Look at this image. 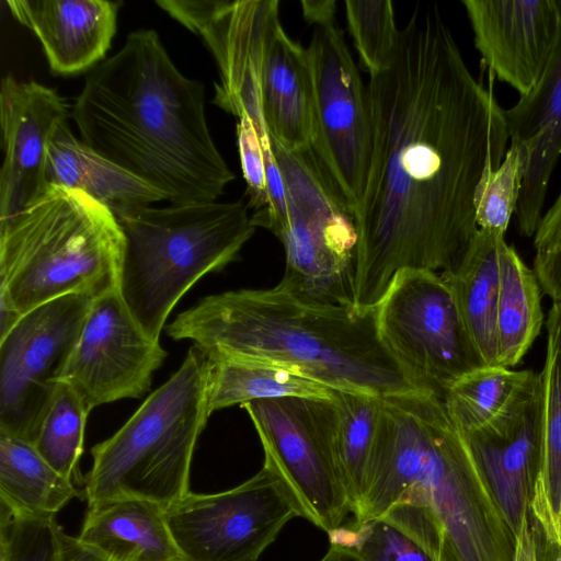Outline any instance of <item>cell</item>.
I'll use <instances>...</instances> for the list:
<instances>
[{"mask_svg": "<svg viewBox=\"0 0 561 561\" xmlns=\"http://www.w3.org/2000/svg\"><path fill=\"white\" fill-rule=\"evenodd\" d=\"M367 92L371 158L354 216L360 309L376 308L402 271L458 265L479 229V182L510 139L505 110L471 73L435 4L413 10Z\"/></svg>", "mask_w": 561, "mask_h": 561, "instance_id": "obj_1", "label": "cell"}, {"mask_svg": "<svg viewBox=\"0 0 561 561\" xmlns=\"http://www.w3.org/2000/svg\"><path fill=\"white\" fill-rule=\"evenodd\" d=\"M355 522L382 519L434 561H513L516 536L445 401L413 390L381 398Z\"/></svg>", "mask_w": 561, "mask_h": 561, "instance_id": "obj_2", "label": "cell"}, {"mask_svg": "<svg viewBox=\"0 0 561 561\" xmlns=\"http://www.w3.org/2000/svg\"><path fill=\"white\" fill-rule=\"evenodd\" d=\"M204 85L184 76L152 30L87 76L70 116L94 152L160 190L172 205L215 202L234 174L210 135Z\"/></svg>", "mask_w": 561, "mask_h": 561, "instance_id": "obj_3", "label": "cell"}, {"mask_svg": "<svg viewBox=\"0 0 561 561\" xmlns=\"http://www.w3.org/2000/svg\"><path fill=\"white\" fill-rule=\"evenodd\" d=\"M165 332L207 357L270 363L335 390H416L380 339L376 308L310 301L277 286L238 289L204 297Z\"/></svg>", "mask_w": 561, "mask_h": 561, "instance_id": "obj_4", "label": "cell"}, {"mask_svg": "<svg viewBox=\"0 0 561 561\" xmlns=\"http://www.w3.org/2000/svg\"><path fill=\"white\" fill-rule=\"evenodd\" d=\"M124 234L114 213L85 193L49 184L0 219V291L23 316L70 294L118 288Z\"/></svg>", "mask_w": 561, "mask_h": 561, "instance_id": "obj_5", "label": "cell"}, {"mask_svg": "<svg viewBox=\"0 0 561 561\" xmlns=\"http://www.w3.org/2000/svg\"><path fill=\"white\" fill-rule=\"evenodd\" d=\"M114 215L124 234L118 290L154 341L182 296L236 261L256 229L242 202L137 206Z\"/></svg>", "mask_w": 561, "mask_h": 561, "instance_id": "obj_6", "label": "cell"}, {"mask_svg": "<svg viewBox=\"0 0 561 561\" xmlns=\"http://www.w3.org/2000/svg\"><path fill=\"white\" fill-rule=\"evenodd\" d=\"M208 374L207 355L192 345L180 368L114 435L92 447L88 507L133 497L165 508L191 492L194 449L211 415Z\"/></svg>", "mask_w": 561, "mask_h": 561, "instance_id": "obj_7", "label": "cell"}, {"mask_svg": "<svg viewBox=\"0 0 561 561\" xmlns=\"http://www.w3.org/2000/svg\"><path fill=\"white\" fill-rule=\"evenodd\" d=\"M272 144L287 196V219L275 236L286 261L277 287L310 301L355 306L358 236L353 215L311 147L287 150Z\"/></svg>", "mask_w": 561, "mask_h": 561, "instance_id": "obj_8", "label": "cell"}, {"mask_svg": "<svg viewBox=\"0 0 561 561\" xmlns=\"http://www.w3.org/2000/svg\"><path fill=\"white\" fill-rule=\"evenodd\" d=\"M376 309L380 339L416 390L445 400L458 379L484 366L442 274L402 271Z\"/></svg>", "mask_w": 561, "mask_h": 561, "instance_id": "obj_9", "label": "cell"}, {"mask_svg": "<svg viewBox=\"0 0 561 561\" xmlns=\"http://www.w3.org/2000/svg\"><path fill=\"white\" fill-rule=\"evenodd\" d=\"M264 450V463L284 479L304 518L327 534L341 527L351 506L335 454L333 399L285 397L241 405Z\"/></svg>", "mask_w": 561, "mask_h": 561, "instance_id": "obj_10", "label": "cell"}, {"mask_svg": "<svg viewBox=\"0 0 561 561\" xmlns=\"http://www.w3.org/2000/svg\"><path fill=\"white\" fill-rule=\"evenodd\" d=\"M312 79L311 148L334 192L355 216L371 158L367 85L334 24L317 27L306 47Z\"/></svg>", "mask_w": 561, "mask_h": 561, "instance_id": "obj_11", "label": "cell"}, {"mask_svg": "<svg viewBox=\"0 0 561 561\" xmlns=\"http://www.w3.org/2000/svg\"><path fill=\"white\" fill-rule=\"evenodd\" d=\"M164 516L186 561H257L304 512L278 472L263 463L232 489L190 492L165 507Z\"/></svg>", "mask_w": 561, "mask_h": 561, "instance_id": "obj_12", "label": "cell"}, {"mask_svg": "<svg viewBox=\"0 0 561 561\" xmlns=\"http://www.w3.org/2000/svg\"><path fill=\"white\" fill-rule=\"evenodd\" d=\"M94 299L50 300L0 339V432L34 444Z\"/></svg>", "mask_w": 561, "mask_h": 561, "instance_id": "obj_13", "label": "cell"}, {"mask_svg": "<svg viewBox=\"0 0 561 561\" xmlns=\"http://www.w3.org/2000/svg\"><path fill=\"white\" fill-rule=\"evenodd\" d=\"M167 355L138 324L117 288L93 300L61 381L91 412L144 396Z\"/></svg>", "mask_w": 561, "mask_h": 561, "instance_id": "obj_14", "label": "cell"}, {"mask_svg": "<svg viewBox=\"0 0 561 561\" xmlns=\"http://www.w3.org/2000/svg\"><path fill=\"white\" fill-rule=\"evenodd\" d=\"M469 448L516 536L530 512L541 451V380L530 371L505 408L463 432Z\"/></svg>", "mask_w": 561, "mask_h": 561, "instance_id": "obj_15", "label": "cell"}, {"mask_svg": "<svg viewBox=\"0 0 561 561\" xmlns=\"http://www.w3.org/2000/svg\"><path fill=\"white\" fill-rule=\"evenodd\" d=\"M68 116L67 104L54 89L11 75L2 78L0 219L26 207L49 185L48 145Z\"/></svg>", "mask_w": 561, "mask_h": 561, "instance_id": "obj_16", "label": "cell"}, {"mask_svg": "<svg viewBox=\"0 0 561 561\" xmlns=\"http://www.w3.org/2000/svg\"><path fill=\"white\" fill-rule=\"evenodd\" d=\"M483 64L519 96L540 80L559 33V0H463Z\"/></svg>", "mask_w": 561, "mask_h": 561, "instance_id": "obj_17", "label": "cell"}, {"mask_svg": "<svg viewBox=\"0 0 561 561\" xmlns=\"http://www.w3.org/2000/svg\"><path fill=\"white\" fill-rule=\"evenodd\" d=\"M560 25L548 65L530 93L505 110L510 140L526 151V168L515 210L519 232L533 237L543 215L549 181L561 156Z\"/></svg>", "mask_w": 561, "mask_h": 561, "instance_id": "obj_18", "label": "cell"}, {"mask_svg": "<svg viewBox=\"0 0 561 561\" xmlns=\"http://www.w3.org/2000/svg\"><path fill=\"white\" fill-rule=\"evenodd\" d=\"M13 18L39 39L50 70L93 69L116 32L121 2L107 0H7Z\"/></svg>", "mask_w": 561, "mask_h": 561, "instance_id": "obj_19", "label": "cell"}, {"mask_svg": "<svg viewBox=\"0 0 561 561\" xmlns=\"http://www.w3.org/2000/svg\"><path fill=\"white\" fill-rule=\"evenodd\" d=\"M260 101L271 140L287 150L311 147L312 79L306 47L278 22L261 69Z\"/></svg>", "mask_w": 561, "mask_h": 561, "instance_id": "obj_20", "label": "cell"}, {"mask_svg": "<svg viewBox=\"0 0 561 561\" xmlns=\"http://www.w3.org/2000/svg\"><path fill=\"white\" fill-rule=\"evenodd\" d=\"M79 540L112 561H186L164 516V507L142 499L89 506Z\"/></svg>", "mask_w": 561, "mask_h": 561, "instance_id": "obj_21", "label": "cell"}, {"mask_svg": "<svg viewBox=\"0 0 561 561\" xmlns=\"http://www.w3.org/2000/svg\"><path fill=\"white\" fill-rule=\"evenodd\" d=\"M47 181L81 191L114 214L167 199L157 187L90 149L72 134L68 121L49 141Z\"/></svg>", "mask_w": 561, "mask_h": 561, "instance_id": "obj_22", "label": "cell"}, {"mask_svg": "<svg viewBox=\"0 0 561 561\" xmlns=\"http://www.w3.org/2000/svg\"><path fill=\"white\" fill-rule=\"evenodd\" d=\"M503 234L478 229L458 265L442 274L484 366L497 365L496 309Z\"/></svg>", "mask_w": 561, "mask_h": 561, "instance_id": "obj_23", "label": "cell"}, {"mask_svg": "<svg viewBox=\"0 0 561 561\" xmlns=\"http://www.w3.org/2000/svg\"><path fill=\"white\" fill-rule=\"evenodd\" d=\"M541 380V451L530 511L548 540H558L561 506V304L552 302L546 321Z\"/></svg>", "mask_w": 561, "mask_h": 561, "instance_id": "obj_24", "label": "cell"}, {"mask_svg": "<svg viewBox=\"0 0 561 561\" xmlns=\"http://www.w3.org/2000/svg\"><path fill=\"white\" fill-rule=\"evenodd\" d=\"M79 495L32 443L0 432V507L12 514L56 515Z\"/></svg>", "mask_w": 561, "mask_h": 561, "instance_id": "obj_25", "label": "cell"}, {"mask_svg": "<svg viewBox=\"0 0 561 561\" xmlns=\"http://www.w3.org/2000/svg\"><path fill=\"white\" fill-rule=\"evenodd\" d=\"M543 324L541 287L533 268L516 250L503 242L500 252V288L496 309L497 365L518 364Z\"/></svg>", "mask_w": 561, "mask_h": 561, "instance_id": "obj_26", "label": "cell"}, {"mask_svg": "<svg viewBox=\"0 0 561 561\" xmlns=\"http://www.w3.org/2000/svg\"><path fill=\"white\" fill-rule=\"evenodd\" d=\"M208 409L215 411L256 400L285 397L333 399L335 389L265 362L208 357Z\"/></svg>", "mask_w": 561, "mask_h": 561, "instance_id": "obj_27", "label": "cell"}, {"mask_svg": "<svg viewBox=\"0 0 561 561\" xmlns=\"http://www.w3.org/2000/svg\"><path fill=\"white\" fill-rule=\"evenodd\" d=\"M381 398L357 391L335 390L334 393L337 409L335 454L351 514L363 496L378 431Z\"/></svg>", "mask_w": 561, "mask_h": 561, "instance_id": "obj_28", "label": "cell"}, {"mask_svg": "<svg viewBox=\"0 0 561 561\" xmlns=\"http://www.w3.org/2000/svg\"><path fill=\"white\" fill-rule=\"evenodd\" d=\"M531 370L481 366L458 379L447 391V411L462 432L476 430L497 415Z\"/></svg>", "mask_w": 561, "mask_h": 561, "instance_id": "obj_29", "label": "cell"}, {"mask_svg": "<svg viewBox=\"0 0 561 561\" xmlns=\"http://www.w3.org/2000/svg\"><path fill=\"white\" fill-rule=\"evenodd\" d=\"M89 414L78 393L61 381L33 444L56 471L75 484L83 482L79 461Z\"/></svg>", "mask_w": 561, "mask_h": 561, "instance_id": "obj_30", "label": "cell"}, {"mask_svg": "<svg viewBox=\"0 0 561 561\" xmlns=\"http://www.w3.org/2000/svg\"><path fill=\"white\" fill-rule=\"evenodd\" d=\"M348 31L360 64L376 77L386 71L393 59L400 30L396 25L392 2L389 0H346Z\"/></svg>", "mask_w": 561, "mask_h": 561, "instance_id": "obj_31", "label": "cell"}, {"mask_svg": "<svg viewBox=\"0 0 561 561\" xmlns=\"http://www.w3.org/2000/svg\"><path fill=\"white\" fill-rule=\"evenodd\" d=\"M526 168L524 147L511 141L495 170H486L474 196L476 221L480 229L505 234L515 214Z\"/></svg>", "mask_w": 561, "mask_h": 561, "instance_id": "obj_32", "label": "cell"}, {"mask_svg": "<svg viewBox=\"0 0 561 561\" xmlns=\"http://www.w3.org/2000/svg\"><path fill=\"white\" fill-rule=\"evenodd\" d=\"M61 531L55 515L12 514L0 507V561H58Z\"/></svg>", "mask_w": 561, "mask_h": 561, "instance_id": "obj_33", "label": "cell"}, {"mask_svg": "<svg viewBox=\"0 0 561 561\" xmlns=\"http://www.w3.org/2000/svg\"><path fill=\"white\" fill-rule=\"evenodd\" d=\"M328 536L330 545L347 547L364 561H434L415 541L382 519L354 520Z\"/></svg>", "mask_w": 561, "mask_h": 561, "instance_id": "obj_34", "label": "cell"}, {"mask_svg": "<svg viewBox=\"0 0 561 561\" xmlns=\"http://www.w3.org/2000/svg\"><path fill=\"white\" fill-rule=\"evenodd\" d=\"M533 271L541 290L561 304V192L543 213L534 234Z\"/></svg>", "mask_w": 561, "mask_h": 561, "instance_id": "obj_35", "label": "cell"}, {"mask_svg": "<svg viewBox=\"0 0 561 561\" xmlns=\"http://www.w3.org/2000/svg\"><path fill=\"white\" fill-rule=\"evenodd\" d=\"M554 547L549 543L546 535L531 514L524 517L516 535V547L513 561H553Z\"/></svg>", "mask_w": 561, "mask_h": 561, "instance_id": "obj_36", "label": "cell"}, {"mask_svg": "<svg viewBox=\"0 0 561 561\" xmlns=\"http://www.w3.org/2000/svg\"><path fill=\"white\" fill-rule=\"evenodd\" d=\"M58 561H112L95 549L84 545L78 537L60 535V551Z\"/></svg>", "mask_w": 561, "mask_h": 561, "instance_id": "obj_37", "label": "cell"}, {"mask_svg": "<svg viewBox=\"0 0 561 561\" xmlns=\"http://www.w3.org/2000/svg\"><path fill=\"white\" fill-rule=\"evenodd\" d=\"M302 16L317 27L334 24L336 2L334 0H302L300 1Z\"/></svg>", "mask_w": 561, "mask_h": 561, "instance_id": "obj_38", "label": "cell"}, {"mask_svg": "<svg viewBox=\"0 0 561 561\" xmlns=\"http://www.w3.org/2000/svg\"><path fill=\"white\" fill-rule=\"evenodd\" d=\"M318 561H364L354 550L341 546L330 545L328 551Z\"/></svg>", "mask_w": 561, "mask_h": 561, "instance_id": "obj_39", "label": "cell"}, {"mask_svg": "<svg viewBox=\"0 0 561 561\" xmlns=\"http://www.w3.org/2000/svg\"><path fill=\"white\" fill-rule=\"evenodd\" d=\"M557 534H558V545L561 548V506H560V512H559V517H558V530H557Z\"/></svg>", "mask_w": 561, "mask_h": 561, "instance_id": "obj_40", "label": "cell"}, {"mask_svg": "<svg viewBox=\"0 0 561 561\" xmlns=\"http://www.w3.org/2000/svg\"><path fill=\"white\" fill-rule=\"evenodd\" d=\"M556 561H561V552L558 554V557L556 558Z\"/></svg>", "mask_w": 561, "mask_h": 561, "instance_id": "obj_41", "label": "cell"}]
</instances>
